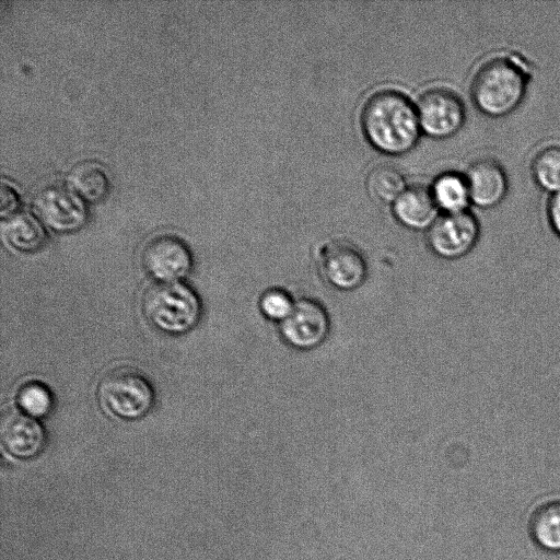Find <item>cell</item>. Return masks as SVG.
<instances>
[{"label": "cell", "mask_w": 560, "mask_h": 560, "mask_svg": "<svg viewBox=\"0 0 560 560\" xmlns=\"http://www.w3.org/2000/svg\"><path fill=\"white\" fill-rule=\"evenodd\" d=\"M530 80L532 69L521 55H492L472 75L469 85L471 102L487 117L509 116L523 103Z\"/></svg>", "instance_id": "6da1fadb"}, {"label": "cell", "mask_w": 560, "mask_h": 560, "mask_svg": "<svg viewBox=\"0 0 560 560\" xmlns=\"http://www.w3.org/2000/svg\"><path fill=\"white\" fill-rule=\"evenodd\" d=\"M361 129L369 143L386 154H401L415 147L420 133L417 107L401 92L384 89L364 102Z\"/></svg>", "instance_id": "7a4b0ae2"}, {"label": "cell", "mask_w": 560, "mask_h": 560, "mask_svg": "<svg viewBox=\"0 0 560 560\" xmlns=\"http://www.w3.org/2000/svg\"><path fill=\"white\" fill-rule=\"evenodd\" d=\"M141 308L151 327L167 336H182L192 330L202 313L197 292L188 284L156 282L143 294Z\"/></svg>", "instance_id": "3957f363"}, {"label": "cell", "mask_w": 560, "mask_h": 560, "mask_svg": "<svg viewBox=\"0 0 560 560\" xmlns=\"http://www.w3.org/2000/svg\"><path fill=\"white\" fill-rule=\"evenodd\" d=\"M97 399L107 415L122 421H137L154 407L155 390L139 371L119 368L101 380Z\"/></svg>", "instance_id": "277c9868"}, {"label": "cell", "mask_w": 560, "mask_h": 560, "mask_svg": "<svg viewBox=\"0 0 560 560\" xmlns=\"http://www.w3.org/2000/svg\"><path fill=\"white\" fill-rule=\"evenodd\" d=\"M481 226L468 209L444 212L428 229L430 249L440 258L456 260L467 256L480 240Z\"/></svg>", "instance_id": "5b68a950"}, {"label": "cell", "mask_w": 560, "mask_h": 560, "mask_svg": "<svg viewBox=\"0 0 560 560\" xmlns=\"http://www.w3.org/2000/svg\"><path fill=\"white\" fill-rule=\"evenodd\" d=\"M416 107L421 129L433 138L455 135L466 120L464 102L457 93L444 86L422 92Z\"/></svg>", "instance_id": "8992f818"}, {"label": "cell", "mask_w": 560, "mask_h": 560, "mask_svg": "<svg viewBox=\"0 0 560 560\" xmlns=\"http://www.w3.org/2000/svg\"><path fill=\"white\" fill-rule=\"evenodd\" d=\"M141 261L145 272L156 282L180 281L192 268L188 245L174 234L152 237L142 250Z\"/></svg>", "instance_id": "52a82bcc"}, {"label": "cell", "mask_w": 560, "mask_h": 560, "mask_svg": "<svg viewBox=\"0 0 560 560\" xmlns=\"http://www.w3.org/2000/svg\"><path fill=\"white\" fill-rule=\"evenodd\" d=\"M329 331L328 312L322 303L310 298L295 301L290 315L280 323L283 340L302 351L319 347L327 339Z\"/></svg>", "instance_id": "ba28073f"}, {"label": "cell", "mask_w": 560, "mask_h": 560, "mask_svg": "<svg viewBox=\"0 0 560 560\" xmlns=\"http://www.w3.org/2000/svg\"><path fill=\"white\" fill-rule=\"evenodd\" d=\"M318 266L325 280L341 291L360 288L368 275L366 260L361 250L340 240L328 242L320 248Z\"/></svg>", "instance_id": "9c48e42d"}, {"label": "cell", "mask_w": 560, "mask_h": 560, "mask_svg": "<svg viewBox=\"0 0 560 560\" xmlns=\"http://www.w3.org/2000/svg\"><path fill=\"white\" fill-rule=\"evenodd\" d=\"M34 207L44 222L58 232L78 230L86 219L82 199L62 185L40 188L34 198Z\"/></svg>", "instance_id": "30bf717a"}, {"label": "cell", "mask_w": 560, "mask_h": 560, "mask_svg": "<svg viewBox=\"0 0 560 560\" xmlns=\"http://www.w3.org/2000/svg\"><path fill=\"white\" fill-rule=\"evenodd\" d=\"M470 202L480 209L499 206L509 191V177L503 165L493 158L472 161L465 173Z\"/></svg>", "instance_id": "8fae6325"}, {"label": "cell", "mask_w": 560, "mask_h": 560, "mask_svg": "<svg viewBox=\"0 0 560 560\" xmlns=\"http://www.w3.org/2000/svg\"><path fill=\"white\" fill-rule=\"evenodd\" d=\"M0 438L4 450L19 459L38 456L46 445V431L42 423L20 410L2 416Z\"/></svg>", "instance_id": "7c38bea8"}, {"label": "cell", "mask_w": 560, "mask_h": 560, "mask_svg": "<svg viewBox=\"0 0 560 560\" xmlns=\"http://www.w3.org/2000/svg\"><path fill=\"white\" fill-rule=\"evenodd\" d=\"M393 212L397 221L412 230L429 229L438 218V206L431 189L412 185L394 201Z\"/></svg>", "instance_id": "4fadbf2b"}, {"label": "cell", "mask_w": 560, "mask_h": 560, "mask_svg": "<svg viewBox=\"0 0 560 560\" xmlns=\"http://www.w3.org/2000/svg\"><path fill=\"white\" fill-rule=\"evenodd\" d=\"M4 233L9 244L24 253L38 250L43 247L47 236L40 221L25 211L15 212L9 217Z\"/></svg>", "instance_id": "5bb4252c"}, {"label": "cell", "mask_w": 560, "mask_h": 560, "mask_svg": "<svg viewBox=\"0 0 560 560\" xmlns=\"http://www.w3.org/2000/svg\"><path fill=\"white\" fill-rule=\"evenodd\" d=\"M72 188L90 201L102 199L108 191L109 177L105 166L95 160L78 162L69 172Z\"/></svg>", "instance_id": "9a60e30c"}, {"label": "cell", "mask_w": 560, "mask_h": 560, "mask_svg": "<svg viewBox=\"0 0 560 560\" xmlns=\"http://www.w3.org/2000/svg\"><path fill=\"white\" fill-rule=\"evenodd\" d=\"M529 533L540 548L560 552V501L547 502L533 513Z\"/></svg>", "instance_id": "2e32d148"}, {"label": "cell", "mask_w": 560, "mask_h": 560, "mask_svg": "<svg viewBox=\"0 0 560 560\" xmlns=\"http://www.w3.org/2000/svg\"><path fill=\"white\" fill-rule=\"evenodd\" d=\"M438 208L444 212L467 210L470 203L469 189L465 174L448 171L440 174L431 188Z\"/></svg>", "instance_id": "e0dca14e"}, {"label": "cell", "mask_w": 560, "mask_h": 560, "mask_svg": "<svg viewBox=\"0 0 560 560\" xmlns=\"http://www.w3.org/2000/svg\"><path fill=\"white\" fill-rule=\"evenodd\" d=\"M535 185L552 195L560 191V144L551 143L540 148L529 165Z\"/></svg>", "instance_id": "ac0fdd59"}, {"label": "cell", "mask_w": 560, "mask_h": 560, "mask_svg": "<svg viewBox=\"0 0 560 560\" xmlns=\"http://www.w3.org/2000/svg\"><path fill=\"white\" fill-rule=\"evenodd\" d=\"M366 189L371 197L382 202L395 201L406 189L401 171L388 163L375 165L366 176Z\"/></svg>", "instance_id": "d6986e66"}, {"label": "cell", "mask_w": 560, "mask_h": 560, "mask_svg": "<svg viewBox=\"0 0 560 560\" xmlns=\"http://www.w3.org/2000/svg\"><path fill=\"white\" fill-rule=\"evenodd\" d=\"M16 404L20 411L38 420L50 413L54 407V397L45 384L30 381L18 390Z\"/></svg>", "instance_id": "ffe728a7"}, {"label": "cell", "mask_w": 560, "mask_h": 560, "mask_svg": "<svg viewBox=\"0 0 560 560\" xmlns=\"http://www.w3.org/2000/svg\"><path fill=\"white\" fill-rule=\"evenodd\" d=\"M295 301L292 295L282 288L266 290L259 299L261 314L275 322L282 323L292 312Z\"/></svg>", "instance_id": "44dd1931"}, {"label": "cell", "mask_w": 560, "mask_h": 560, "mask_svg": "<svg viewBox=\"0 0 560 560\" xmlns=\"http://www.w3.org/2000/svg\"><path fill=\"white\" fill-rule=\"evenodd\" d=\"M0 212L2 217L11 215L20 205V196L10 184L2 182L0 185Z\"/></svg>", "instance_id": "7402d4cb"}, {"label": "cell", "mask_w": 560, "mask_h": 560, "mask_svg": "<svg viewBox=\"0 0 560 560\" xmlns=\"http://www.w3.org/2000/svg\"><path fill=\"white\" fill-rule=\"evenodd\" d=\"M546 218L550 230L560 240V191L550 195L546 205Z\"/></svg>", "instance_id": "603a6c76"}]
</instances>
